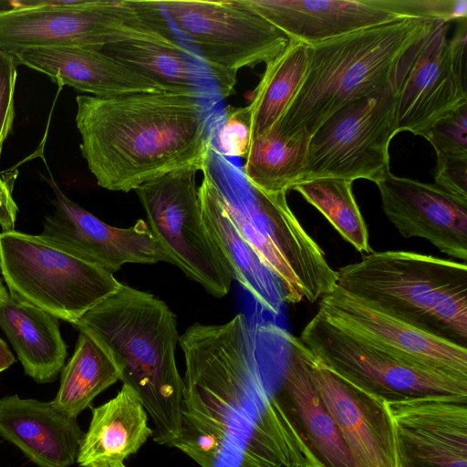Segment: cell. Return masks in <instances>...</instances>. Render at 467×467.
<instances>
[{
	"instance_id": "obj_22",
	"label": "cell",
	"mask_w": 467,
	"mask_h": 467,
	"mask_svg": "<svg viewBox=\"0 0 467 467\" xmlns=\"http://www.w3.org/2000/svg\"><path fill=\"white\" fill-rule=\"evenodd\" d=\"M290 40L312 47L400 17L370 0H244Z\"/></svg>"
},
{
	"instance_id": "obj_25",
	"label": "cell",
	"mask_w": 467,
	"mask_h": 467,
	"mask_svg": "<svg viewBox=\"0 0 467 467\" xmlns=\"http://www.w3.org/2000/svg\"><path fill=\"white\" fill-rule=\"evenodd\" d=\"M0 327L27 376L41 384L57 378L67 349L57 317L9 296L0 306Z\"/></svg>"
},
{
	"instance_id": "obj_36",
	"label": "cell",
	"mask_w": 467,
	"mask_h": 467,
	"mask_svg": "<svg viewBox=\"0 0 467 467\" xmlns=\"http://www.w3.org/2000/svg\"><path fill=\"white\" fill-rule=\"evenodd\" d=\"M457 28L450 39V50L455 73L467 87V18L457 20Z\"/></svg>"
},
{
	"instance_id": "obj_18",
	"label": "cell",
	"mask_w": 467,
	"mask_h": 467,
	"mask_svg": "<svg viewBox=\"0 0 467 467\" xmlns=\"http://www.w3.org/2000/svg\"><path fill=\"white\" fill-rule=\"evenodd\" d=\"M382 209L399 233L427 240L441 253L467 259V201L435 184L387 174L376 183Z\"/></svg>"
},
{
	"instance_id": "obj_40",
	"label": "cell",
	"mask_w": 467,
	"mask_h": 467,
	"mask_svg": "<svg viewBox=\"0 0 467 467\" xmlns=\"http://www.w3.org/2000/svg\"><path fill=\"white\" fill-rule=\"evenodd\" d=\"M2 304H4V303H2V302L0 301V306H1Z\"/></svg>"
},
{
	"instance_id": "obj_34",
	"label": "cell",
	"mask_w": 467,
	"mask_h": 467,
	"mask_svg": "<svg viewBox=\"0 0 467 467\" xmlns=\"http://www.w3.org/2000/svg\"><path fill=\"white\" fill-rule=\"evenodd\" d=\"M17 62L14 56L0 49V155L11 131L15 117V89Z\"/></svg>"
},
{
	"instance_id": "obj_38",
	"label": "cell",
	"mask_w": 467,
	"mask_h": 467,
	"mask_svg": "<svg viewBox=\"0 0 467 467\" xmlns=\"http://www.w3.org/2000/svg\"><path fill=\"white\" fill-rule=\"evenodd\" d=\"M15 361L16 358L7 345L0 338V373L7 369Z\"/></svg>"
},
{
	"instance_id": "obj_31",
	"label": "cell",
	"mask_w": 467,
	"mask_h": 467,
	"mask_svg": "<svg viewBox=\"0 0 467 467\" xmlns=\"http://www.w3.org/2000/svg\"><path fill=\"white\" fill-rule=\"evenodd\" d=\"M393 16L404 18L442 20L467 18V0H370Z\"/></svg>"
},
{
	"instance_id": "obj_17",
	"label": "cell",
	"mask_w": 467,
	"mask_h": 467,
	"mask_svg": "<svg viewBox=\"0 0 467 467\" xmlns=\"http://www.w3.org/2000/svg\"><path fill=\"white\" fill-rule=\"evenodd\" d=\"M306 348V347H305ZM311 379L358 467H399L387 402L356 387L306 348Z\"/></svg>"
},
{
	"instance_id": "obj_23",
	"label": "cell",
	"mask_w": 467,
	"mask_h": 467,
	"mask_svg": "<svg viewBox=\"0 0 467 467\" xmlns=\"http://www.w3.org/2000/svg\"><path fill=\"white\" fill-rule=\"evenodd\" d=\"M198 188L202 217L210 239L236 280L265 311L278 315L285 293L278 278L262 263L237 231L226 208L222 188L207 164Z\"/></svg>"
},
{
	"instance_id": "obj_6",
	"label": "cell",
	"mask_w": 467,
	"mask_h": 467,
	"mask_svg": "<svg viewBox=\"0 0 467 467\" xmlns=\"http://www.w3.org/2000/svg\"><path fill=\"white\" fill-rule=\"evenodd\" d=\"M125 40L175 41L160 1L16 2L0 10V49L45 47L101 50Z\"/></svg>"
},
{
	"instance_id": "obj_16",
	"label": "cell",
	"mask_w": 467,
	"mask_h": 467,
	"mask_svg": "<svg viewBox=\"0 0 467 467\" xmlns=\"http://www.w3.org/2000/svg\"><path fill=\"white\" fill-rule=\"evenodd\" d=\"M399 467H467V396L387 403Z\"/></svg>"
},
{
	"instance_id": "obj_11",
	"label": "cell",
	"mask_w": 467,
	"mask_h": 467,
	"mask_svg": "<svg viewBox=\"0 0 467 467\" xmlns=\"http://www.w3.org/2000/svg\"><path fill=\"white\" fill-rule=\"evenodd\" d=\"M300 341L322 364L387 403L436 396H467V380L412 367L330 322L320 311Z\"/></svg>"
},
{
	"instance_id": "obj_12",
	"label": "cell",
	"mask_w": 467,
	"mask_h": 467,
	"mask_svg": "<svg viewBox=\"0 0 467 467\" xmlns=\"http://www.w3.org/2000/svg\"><path fill=\"white\" fill-rule=\"evenodd\" d=\"M396 134L390 87L347 104L310 138L301 182L364 179L376 184L389 171V148Z\"/></svg>"
},
{
	"instance_id": "obj_10",
	"label": "cell",
	"mask_w": 467,
	"mask_h": 467,
	"mask_svg": "<svg viewBox=\"0 0 467 467\" xmlns=\"http://www.w3.org/2000/svg\"><path fill=\"white\" fill-rule=\"evenodd\" d=\"M196 165L168 172L139 186L135 192L151 233L171 255L173 265L222 298L232 275L204 226L196 187Z\"/></svg>"
},
{
	"instance_id": "obj_2",
	"label": "cell",
	"mask_w": 467,
	"mask_h": 467,
	"mask_svg": "<svg viewBox=\"0 0 467 467\" xmlns=\"http://www.w3.org/2000/svg\"><path fill=\"white\" fill-rule=\"evenodd\" d=\"M202 98L179 89L78 96L80 150L97 183L128 192L184 167L202 171L210 163L213 146Z\"/></svg>"
},
{
	"instance_id": "obj_24",
	"label": "cell",
	"mask_w": 467,
	"mask_h": 467,
	"mask_svg": "<svg viewBox=\"0 0 467 467\" xmlns=\"http://www.w3.org/2000/svg\"><path fill=\"white\" fill-rule=\"evenodd\" d=\"M137 393L122 384L117 395L91 410V420L82 439L77 462L80 467H126L153 431Z\"/></svg>"
},
{
	"instance_id": "obj_33",
	"label": "cell",
	"mask_w": 467,
	"mask_h": 467,
	"mask_svg": "<svg viewBox=\"0 0 467 467\" xmlns=\"http://www.w3.org/2000/svg\"><path fill=\"white\" fill-rule=\"evenodd\" d=\"M222 153L229 157H245L250 145L248 108H229L218 133Z\"/></svg>"
},
{
	"instance_id": "obj_28",
	"label": "cell",
	"mask_w": 467,
	"mask_h": 467,
	"mask_svg": "<svg viewBox=\"0 0 467 467\" xmlns=\"http://www.w3.org/2000/svg\"><path fill=\"white\" fill-rule=\"evenodd\" d=\"M307 62L308 46L290 40L277 57L265 64L247 106L250 141L271 129L283 116L302 84Z\"/></svg>"
},
{
	"instance_id": "obj_35",
	"label": "cell",
	"mask_w": 467,
	"mask_h": 467,
	"mask_svg": "<svg viewBox=\"0 0 467 467\" xmlns=\"http://www.w3.org/2000/svg\"><path fill=\"white\" fill-rule=\"evenodd\" d=\"M435 185L467 201V156L437 157Z\"/></svg>"
},
{
	"instance_id": "obj_37",
	"label": "cell",
	"mask_w": 467,
	"mask_h": 467,
	"mask_svg": "<svg viewBox=\"0 0 467 467\" xmlns=\"http://www.w3.org/2000/svg\"><path fill=\"white\" fill-rule=\"evenodd\" d=\"M17 206L12 197V187L0 177V226L2 232L15 231Z\"/></svg>"
},
{
	"instance_id": "obj_30",
	"label": "cell",
	"mask_w": 467,
	"mask_h": 467,
	"mask_svg": "<svg viewBox=\"0 0 467 467\" xmlns=\"http://www.w3.org/2000/svg\"><path fill=\"white\" fill-rule=\"evenodd\" d=\"M292 190L319 211L338 234L360 253H372L368 231L352 191V182L318 178L296 184Z\"/></svg>"
},
{
	"instance_id": "obj_32",
	"label": "cell",
	"mask_w": 467,
	"mask_h": 467,
	"mask_svg": "<svg viewBox=\"0 0 467 467\" xmlns=\"http://www.w3.org/2000/svg\"><path fill=\"white\" fill-rule=\"evenodd\" d=\"M426 139L436 156H467V103L439 119Z\"/></svg>"
},
{
	"instance_id": "obj_9",
	"label": "cell",
	"mask_w": 467,
	"mask_h": 467,
	"mask_svg": "<svg viewBox=\"0 0 467 467\" xmlns=\"http://www.w3.org/2000/svg\"><path fill=\"white\" fill-rule=\"evenodd\" d=\"M160 3L167 18L199 50L223 98L231 95L240 69L266 64L290 42L244 0Z\"/></svg>"
},
{
	"instance_id": "obj_3",
	"label": "cell",
	"mask_w": 467,
	"mask_h": 467,
	"mask_svg": "<svg viewBox=\"0 0 467 467\" xmlns=\"http://www.w3.org/2000/svg\"><path fill=\"white\" fill-rule=\"evenodd\" d=\"M74 326L105 350L119 380L137 393L152 420L153 441L172 447L181 434L183 381L171 308L154 295L121 284Z\"/></svg>"
},
{
	"instance_id": "obj_13",
	"label": "cell",
	"mask_w": 467,
	"mask_h": 467,
	"mask_svg": "<svg viewBox=\"0 0 467 467\" xmlns=\"http://www.w3.org/2000/svg\"><path fill=\"white\" fill-rule=\"evenodd\" d=\"M450 22L437 20L398 59L390 76L397 133L426 137L441 118L467 103V87L455 73Z\"/></svg>"
},
{
	"instance_id": "obj_27",
	"label": "cell",
	"mask_w": 467,
	"mask_h": 467,
	"mask_svg": "<svg viewBox=\"0 0 467 467\" xmlns=\"http://www.w3.org/2000/svg\"><path fill=\"white\" fill-rule=\"evenodd\" d=\"M309 140L285 136L274 125L250 141L243 167L245 182L266 193H287L302 181Z\"/></svg>"
},
{
	"instance_id": "obj_19",
	"label": "cell",
	"mask_w": 467,
	"mask_h": 467,
	"mask_svg": "<svg viewBox=\"0 0 467 467\" xmlns=\"http://www.w3.org/2000/svg\"><path fill=\"white\" fill-rule=\"evenodd\" d=\"M286 351L273 396L315 467H358L311 379L306 348L280 328Z\"/></svg>"
},
{
	"instance_id": "obj_5",
	"label": "cell",
	"mask_w": 467,
	"mask_h": 467,
	"mask_svg": "<svg viewBox=\"0 0 467 467\" xmlns=\"http://www.w3.org/2000/svg\"><path fill=\"white\" fill-rule=\"evenodd\" d=\"M337 286L419 330L467 348L466 263L372 252L337 271Z\"/></svg>"
},
{
	"instance_id": "obj_4",
	"label": "cell",
	"mask_w": 467,
	"mask_h": 467,
	"mask_svg": "<svg viewBox=\"0 0 467 467\" xmlns=\"http://www.w3.org/2000/svg\"><path fill=\"white\" fill-rule=\"evenodd\" d=\"M434 22L398 18L308 47L302 84L275 128L310 139L342 107L389 88L398 59Z\"/></svg>"
},
{
	"instance_id": "obj_21",
	"label": "cell",
	"mask_w": 467,
	"mask_h": 467,
	"mask_svg": "<svg viewBox=\"0 0 467 467\" xmlns=\"http://www.w3.org/2000/svg\"><path fill=\"white\" fill-rule=\"evenodd\" d=\"M84 434L77 418L52 401L16 394L0 399V435L38 467H70Z\"/></svg>"
},
{
	"instance_id": "obj_29",
	"label": "cell",
	"mask_w": 467,
	"mask_h": 467,
	"mask_svg": "<svg viewBox=\"0 0 467 467\" xmlns=\"http://www.w3.org/2000/svg\"><path fill=\"white\" fill-rule=\"evenodd\" d=\"M119 380V373L105 350L79 331L75 351L63 367L60 385L52 403L77 418L94 399Z\"/></svg>"
},
{
	"instance_id": "obj_14",
	"label": "cell",
	"mask_w": 467,
	"mask_h": 467,
	"mask_svg": "<svg viewBox=\"0 0 467 467\" xmlns=\"http://www.w3.org/2000/svg\"><path fill=\"white\" fill-rule=\"evenodd\" d=\"M330 322L417 368L467 380V348L373 308L338 286L318 301Z\"/></svg>"
},
{
	"instance_id": "obj_39",
	"label": "cell",
	"mask_w": 467,
	"mask_h": 467,
	"mask_svg": "<svg viewBox=\"0 0 467 467\" xmlns=\"http://www.w3.org/2000/svg\"><path fill=\"white\" fill-rule=\"evenodd\" d=\"M9 298V293L0 279V301L5 303Z\"/></svg>"
},
{
	"instance_id": "obj_15",
	"label": "cell",
	"mask_w": 467,
	"mask_h": 467,
	"mask_svg": "<svg viewBox=\"0 0 467 467\" xmlns=\"http://www.w3.org/2000/svg\"><path fill=\"white\" fill-rule=\"evenodd\" d=\"M55 212L43 222L40 234L80 258L111 273L126 264H156L173 261L144 220L128 228L108 224L67 197L52 176Z\"/></svg>"
},
{
	"instance_id": "obj_26",
	"label": "cell",
	"mask_w": 467,
	"mask_h": 467,
	"mask_svg": "<svg viewBox=\"0 0 467 467\" xmlns=\"http://www.w3.org/2000/svg\"><path fill=\"white\" fill-rule=\"evenodd\" d=\"M101 50L159 83L194 91L202 98L207 82L213 79L202 58L177 41L125 40L107 45Z\"/></svg>"
},
{
	"instance_id": "obj_8",
	"label": "cell",
	"mask_w": 467,
	"mask_h": 467,
	"mask_svg": "<svg viewBox=\"0 0 467 467\" xmlns=\"http://www.w3.org/2000/svg\"><path fill=\"white\" fill-rule=\"evenodd\" d=\"M0 271L12 298L72 325L122 284L40 234L16 230L0 233Z\"/></svg>"
},
{
	"instance_id": "obj_7",
	"label": "cell",
	"mask_w": 467,
	"mask_h": 467,
	"mask_svg": "<svg viewBox=\"0 0 467 467\" xmlns=\"http://www.w3.org/2000/svg\"><path fill=\"white\" fill-rule=\"evenodd\" d=\"M220 183L232 201L226 208L237 231L278 278L285 302L316 303L335 289L337 271L297 220L286 193H266L246 182L241 189Z\"/></svg>"
},
{
	"instance_id": "obj_20",
	"label": "cell",
	"mask_w": 467,
	"mask_h": 467,
	"mask_svg": "<svg viewBox=\"0 0 467 467\" xmlns=\"http://www.w3.org/2000/svg\"><path fill=\"white\" fill-rule=\"evenodd\" d=\"M17 64L98 98L178 90L143 75L102 50L79 47H32L12 54ZM182 90V89H180Z\"/></svg>"
},
{
	"instance_id": "obj_1",
	"label": "cell",
	"mask_w": 467,
	"mask_h": 467,
	"mask_svg": "<svg viewBox=\"0 0 467 467\" xmlns=\"http://www.w3.org/2000/svg\"><path fill=\"white\" fill-rule=\"evenodd\" d=\"M185 370L172 447L201 467H315L265 382L243 314L180 335Z\"/></svg>"
}]
</instances>
